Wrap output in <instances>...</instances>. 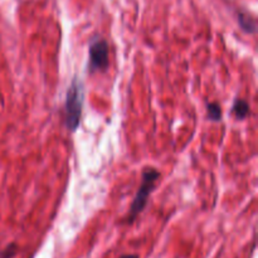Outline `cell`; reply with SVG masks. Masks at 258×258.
Wrapping results in <instances>:
<instances>
[{
	"label": "cell",
	"mask_w": 258,
	"mask_h": 258,
	"mask_svg": "<svg viewBox=\"0 0 258 258\" xmlns=\"http://www.w3.org/2000/svg\"><path fill=\"white\" fill-rule=\"evenodd\" d=\"M83 107V86L80 80H73L66 95L64 113H66V126L70 131L77 130L81 121Z\"/></svg>",
	"instance_id": "1"
},
{
	"label": "cell",
	"mask_w": 258,
	"mask_h": 258,
	"mask_svg": "<svg viewBox=\"0 0 258 258\" xmlns=\"http://www.w3.org/2000/svg\"><path fill=\"white\" fill-rule=\"evenodd\" d=\"M207 113L209 120L219 121L222 118V108L217 102H212L207 106Z\"/></svg>",
	"instance_id": "6"
},
{
	"label": "cell",
	"mask_w": 258,
	"mask_h": 258,
	"mask_svg": "<svg viewBox=\"0 0 258 258\" xmlns=\"http://www.w3.org/2000/svg\"><path fill=\"white\" fill-rule=\"evenodd\" d=\"M238 22L239 25L242 27V29L247 33H254L256 32V20L254 18H252L251 15L247 14V13H239L238 14Z\"/></svg>",
	"instance_id": "4"
},
{
	"label": "cell",
	"mask_w": 258,
	"mask_h": 258,
	"mask_svg": "<svg viewBox=\"0 0 258 258\" xmlns=\"http://www.w3.org/2000/svg\"><path fill=\"white\" fill-rule=\"evenodd\" d=\"M120 258H139L138 254H123Z\"/></svg>",
	"instance_id": "7"
},
{
	"label": "cell",
	"mask_w": 258,
	"mask_h": 258,
	"mask_svg": "<svg viewBox=\"0 0 258 258\" xmlns=\"http://www.w3.org/2000/svg\"><path fill=\"white\" fill-rule=\"evenodd\" d=\"M232 112L236 116V118L243 120V118L249 113L248 102L244 100H236L233 103V107H232Z\"/></svg>",
	"instance_id": "5"
},
{
	"label": "cell",
	"mask_w": 258,
	"mask_h": 258,
	"mask_svg": "<svg viewBox=\"0 0 258 258\" xmlns=\"http://www.w3.org/2000/svg\"><path fill=\"white\" fill-rule=\"evenodd\" d=\"M159 178H160V173H159L156 169L146 168L145 170H144L140 188L138 189V193H136L135 198H134L133 204H131L130 207V212H128V223L135 221L136 217L145 209L149 197L153 193L154 188H155V184Z\"/></svg>",
	"instance_id": "2"
},
{
	"label": "cell",
	"mask_w": 258,
	"mask_h": 258,
	"mask_svg": "<svg viewBox=\"0 0 258 258\" xmlns=\"http://www.w3.org/2000/svg\"><path fill=\"white\" fill-rule=\"evenodd\" d=\"M108 66V45L105 39L96 38L90 44V63L88 68L91 72L105 71Z\"/></svg>",
	"instance_id": "3"
}]
</instances>
